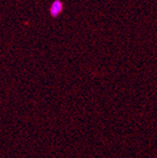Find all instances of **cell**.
Segmentation results:
<instances>
[{
    "instance_id": "cell-1",
    "label": "cell",
    "mask_w": 157,
    "mask_h": 158,
    "mask_svg": "<svg viewBox=\"0 0 157 158\" xmlns=\"http://www.w3.org/2000/svg\"><path fill=\"white\" fill-rule=\"evenodd\" d=\"M62 11V4L61 2L59 1H55L52 6H51V9H50V13H51V15L53 17H56V15H59V13Z\"/></svg>"
}]
</instances>
